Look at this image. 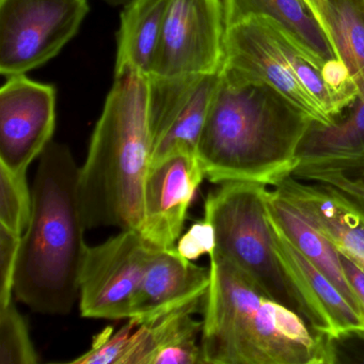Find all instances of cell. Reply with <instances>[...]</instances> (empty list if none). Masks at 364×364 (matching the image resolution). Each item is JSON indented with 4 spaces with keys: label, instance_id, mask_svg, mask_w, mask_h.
Wrapping results in <instances>:
<instances>
[{
    "label": "cell",
    "instance_id": "6",
    "mask_svg": "<svg viewBox=\"0 0 364 364\" xmlns=\"http://www.w3.org/2000/svg\"><path fill=\"white\" fill-rule=\"evenodd\" d=\"M267 186L225 182L204 201V218L216 234V252L231 262L266 295L299 314L312 329L334 336L333 327L304 297L287 274L268 215Z\"/></svg>",
    "mask_w": 364,
    "mask_h": 364
},
{
    "label": "cell",
    "instance_id": "27",
    "mask_svg": "<svg viewBox=\"0 0 364 364\" xmlns=\"http://www.w3.org/2000/svg\"><path fill=\"white\" fill-rule=\"evenodd\" d=\"M329 346L332 364H364V330L330 336Z\"/></svg>",
    "mask_w": 364,
    "mask_h": 364
},
{
    "label": "cell",
    "instance_id": "4",
    "mask_svg": "<svg viewBox=\"0 0 364 364\" xmlns=\"http://www.w3.org/2000/svg\"><path fill=\"white\" fill-rule=\"evenodd\" d=\"M151 166L149 76L114 74L101 117L80 168L78 197L86 230H138Z\"/></svg>",
    "mask_w": 364,
    "mask_h": 364
},
{
    "label": "cell",
    "instance_id": "10",
    "mask_svg": "<svg viewBox=\"0 0 364 364\" xmlns=\"http://www.w3.org/2000/svg\"><path fill=\"white\" fill-rule=\"evenodd\" d=\"M225 33L223 0H168L151 75L218 73Z\"/></svg>",
    "mask_w": 364,
    "mask_h": 364
},
{
    "label": "cell",
    "instance_id": "7",
    "mask_svg": "<svg viewBox=\"0 0 364 364\" xmlns=\"http://www.w3.org/2000/svg\"><path fill=\"white\" fill-rule=\"evenodd\" d=\"M89 12L87 0H0V72L26 75L56 57Z\"/></svg>",
    "mask_w": 364,
    "mask_h": 364
},
{
    "label": "cell",
    "instance_id": "16",
    "mask_svg": "<svg viewBox=\"0 0 364 364\" xmlns=\"http://www.w3.org/2000/svg\"><path fill=\"white\" fill-rule=\"evenodd\" d=\"M266 204L270 219L287 240L341 291L355 312L364 318L363 306L347 280L341 263L340 251L336 246L277 189L267 191Z\"/></svg>",
    "mask_w": 364,
    "mask_h": 364
},
{
    "label": "cell",
    "instance_id": "30",
    "mask_svg": "<svg viewBox=\"0 0 364 364\" xmlns=\"http://www.w3.org/2000/svg\"><path fill=\"white\" fill-rule=\"evenodd\" d=\"M304 1H306V5L309 6L311 11L314 14L315 18L318 21L321 26L323 27V31H325L326 35L329 38L334 48L331 31H330V25L329 22H328L327 0H304ZM334 50H336V48H334Z\"/></svg>",
    "mask_w": 364,
    "mask_h": 364
},
{
    "label": "cell",
    "instance_id": "20",
    "mask_svg": "<svg viewBox=\"0 0 364 364\" xmlns=\"http://www.w3.org/2000/svg\"><path fill=\"white\" fill-rule=\"evenodd\" d=\"M167 4L168 0H131L123 7L114 74L124 70L152 74Z\"/></svg>",
    "mask_w": 364,
    "mask_h": 364
},
{
    "label": "cell",
    "instance_id": "3",
    "mask_svg": "<svg viewBox=\"0 0 364 364\" xmlns=\"http://www.w3.org/2000/svg\"><path fill=\"white\" fill-rule=\"evenodd\" d=\"M80 168L69 146L59 142H50L40 156L14 284L16 298L40 314H70L80 297L78 277L87 245L78 197Z\"/></svg>",
    "mask_w": 364,
    "mask_h": 364
},
{
    "label": "cell",
    "instance_id": "29",
    "mask_svg": "<svg viewBox=\"0 0 364 364\" xmlns=\"http://www.w3.org/2000/svg\"><path fill=\"white\" fill-rule=\"evenodd\" d=\"M340 259L347 280L364 308V270L344 253L340 252Z\"/></svg>",
    "mask_w": 364,
    "mask_h": 364
},
{
    "label": "cell",
    "instance_id": "24",
    "mask_svg": "<svg viewBox=\"0 0 364 364\" xmlns=\"http://www.w3.org/2000/svg\"><path fill=\"white\" fill-rule=\"evenodd\" d=\"M138 325L135 319H127V323L118 330L110 326L104 328L93 338L91 348L69 363L124 364L133 348Z\"/></svg>",
    "mask_w": 364,
    "mask_h": 364
},
{
    "label": "cell",
    "instance_id": "26",
    "mask_svg": "<svg viewBox=\"0 0 364 364\" xmlns=\"http://www.w3.org/2000/svg\"><path fill=\"white\" fill-rule=\"evenodd\" d=\"M176 248L188 261H196L202 255L210 257L216 250V234L212 223L205 218L193 223L178 238Z\"/></svg>",
    "mask_w": 364,
    "mask_h": 364
},
{
    "label": "cell",
    "instance_id": "22",
    "mask_svg": "<svg viewBox=\"0 0 364 364\" xmlns=\"http://www.w3.org/2000/svg\"><path fill=\"white\" fill-rule=\"evenodd\" d=\"M33 212V191L27 172H16L0 163V227L24 235Z\"/></svg>",
    "mask_w": 364,
    "mask_h": 364
},
{
    "label": "cell",
    "instance_id": "32",
    "mask_svg": "<svg viewBox=\"0 0 364 364\" xmlns=\"http://www.w3.org/2000/svg\"><path fill=\"white\" fill-rule=\"evenodd\" d=\"M102 1L108 4V5L114 6V7H119V6H123V7H124L131 0H102Z\"/></svg>",
    "mask_w": 364,
    "mask_h": 364
},
{
    "label": "cell",
    "instance_id": "28",
    "mask_svg": "<svg viewBox=\"0 0 364 364\" xmlns=\"http://www.w3.org/2000/svg\"><path fill=\"white\" fill-rule=\"evenodd\" d=\"M294 178L308 182L323 183L336 187L349 195L355 196L364 201V184L351 176H346L338 170L315 169L297 170Z\"/></svg>",
    "mask_w": 364,
    "mask_h": 364
},
{
    "label": "cell",
    "instance_id": "19",
    "mask_svg": "<svg viewBox=\"0 0 364 364\" xmlns=\"http://www.w3.org/2000/svg\"><path fill=\"white\" fill-rule=\"evenodd\" d=\"M270 219V217H269ZM274 247L283 266L311 306L331 323L334 336L349 330H364V318L341 291L297 250L270 219Z\"/></svg>",
    "mask_w": 364,
    "mask_h": 364
},
{
    "label": "cell",
    "instance_id": "2",
    "mask_svg": "<svg viewBox=\"0 0 364 364\" xmlns=\"http://www.w3.org/2000/svg\"><path fill=\"white\" fill-rule=\"evenodd\" d=\"M210 272L202 364H332L329 334L312 329L216 251Z\"/></svg>",
    "mask_w": 364,
    "mask_h": 364
},
{
    "label": "cell",
    "instance_id": "25",
    "mask_svg": "<svg viewBox=\"0 0 364 364\" xmlns=\"http://www.w3.org/2000/svg\"><path fill=\"white\" fill-rule=\"evenodd\" d=\"M22 237L0 227V306L12 300Z\"/></svg>",
    "mask_w": 364,
    "mask_h": 364
},
{
    "label": "cell",
    "instance_id": "21",
    "mask_svg": "<svg viewBox=\"0 0 364 364\" xmlns=\"http://www.w3.org/2000/svg\"><path fill=\"white\" fill-rule=\"evenodd\" d=\"M327 11L338 60L359 89L364 82V0H327Z\"/></svg>",
    "mask_w": 364,
    "mask_h": 364
},
{
    "label": "cell",
    "instance_id": "8",
    "mask_svg": "<svg viewBox=\"0 0 364 364\" xmlns=\"http://www.w3.org/2000/svg\"><path fill=\"white\" fill-rule=\"evenodd\" d=\"M159 247L138 230L85 247L78 277L80 314L87 318L129 319L132 304Z\"/></svg>",
    "mask_w": 364,
    "mask_h": 364
},
{
    "label": "cell",
    "instance_id": "15",
    "mask_svg": "<svg viewBox=\"0 0 364 364\" xmlns=\"http://www.w3.org/2000/svg\"><path fill=\"white\" fill-rule=\"evenodd\" d=\"M225 28L251 16L274 21L321 67L340 61L323 27L304 0H223Z\"/></svg>",
    "mask_w": 364,
    "mask_h": 364
},
{
    "label": "cell",
    "instance_id": "1",
    "mask_svg": "<svg viewBox=\"0 0 364 364\" xmlns=\"http://www.w3.org/2000/svg\"><path fill=\"white\" fill-rule=\"evenodd\" d=\"M312 121L268 85L235 86L220 76L198 142L206 180L276 186L299 166Z\"/></svg>",
    "mask_w": 364,
    "mask_h": 364
},
{
    "label": "cell",
    "instance_id": "11",
    "mask_svg": "<svg viewBox=\"0 0 364 364\" xmlns=\"http://www.w3.org/2000/svg\"><path fill=\"white\" fill-rule=\"evenodd\" d=\"M56 90L26 75L8 77L0 90V163L27 172L53 141Z\"/></svg>",
    "mask_w": 364,
    "mask_h": 364
},
{
    "label": "cell",
    "instance_id": "13",
    "mask_svg": "<svg viewBox=\"0 0 364 364\" xmlns=\"http://www.w3.org/2000/svg\"><path fill=\"white\" fill-rule=\"evenodd\" d=\"M210 267L196 265L172 248H159L149 264L129 319L153 323L181 311L199 310L210 287Z\"/></svg>",
    "mask_w": 364,
    "mask_h": 364
},
{
    "label": "cell",
    "instance_id": "12",
    "mask_svg": "<svg viewBox=\"0 0 364 364\" xmlns=\"http://www.w3.org/2000/svg\"><path fill=\"white\" fill-rule=\"evenodd\" d=\"M205 178L197 154L178 153L150 166L144 191L142 237L159 247H176L189 206Z\"/></svg>",
    "mask_w": 364,
    "mask_h": 364
},
{
    "label": "cell",
    "instance_id": "31",
    "mask_svg": "<svg viewBox=\"0 0 364 364\" xmlns=\"http://www.w3.org/2000/svg\"><path fill=\"white\" fill-rule=\"evenodd\" d=\"M329 170H338L364 184V156L349 163L343 164Z\"/></svg>",
    "mask_w": 364,
    "mask_h": 364
},
{
    "label": "cell",
    "instance_id": "18",
    "mask_svg": "<svg viewBox=\"0 0 364 364\" xmlns=\"http://www.w3.org/2000/svg\"><path fill=\"white\" fill-rule=\"evenodd\" d=\"M181 311L153 323H139L124 364L202 363V321Z\"/></svg>",
    "mask_w": 364,
    "mask_h": 364
},
{
    "label": "cell",
    "instance_id": "14",
    "mask_svg": "<svg viewBox=\"0 0 364 364\" xmlns=\"http://www.w3.org/2000/svg\"><path fill=\"white\" fill-rule=\"evenodd\" d=\"M340 252L364 270V201L323 183L283 178L274 187Z\"/></svg>",
    "mask_w": 364,
    "mask_h": 364
},
{
    "label": "cell",
    "instance_id": "17",
    "mask_svg": "<svg viewBox=\"0 0 364 364\" xmlns=\"http://www.w3.org/2000/svg\"><path fill=\"white\" fill-rule=\"evenodd\" d=\"M346 110L332 124L312 121L298 149L296 170L328 169L364 156V82Z\"/></svg>",
    "mask_w": 364,
    "mask_h": 364
},
{
    "label": "cell",
    "instance_id": "9",
    "mask_svg": "<svg viewBox=\"0 0 364 364\" xmlns=\"http://www.w3.org/2000/svg\"><path fill=\"white\" fill-rule=\"evenodd\" d=\"M219 78V72L149 76L151 166L178 153L197 154Z\"/></svg>",
    "mask_w": 364,
    "mask_h": 364
},
{
    "label": "cell",
    "instance_id": "5",
    "mask_svg": "<svg viewBox=\"0 0 364 364\" xmlns=\"http://www.w3.org/2000/svg\"><path fill=\"white\" fill-rule=\"evenodd\" d=\"M219 74L235 86L268 85L323 125L340 118L359 95L341 61L321 67L264 16L225 28Z\"/></svg>",
    "mask_w": 364,
    "mask_h": 364
},
{
    "label": "cell",
    "instance_id": "23",
    "mask_svg": "<svg viewBox=\"0 0 364 364\" xmlns=\"http://www.w3.org/2000/svg\"><path fill=\"white\" fill-rule=\"evenodd\" d=\"M38 353L14 299L0 306V364H35Z\"/></svg>",
    "mask_w": 364,
    "mask_h": 364
}]
</instances>
